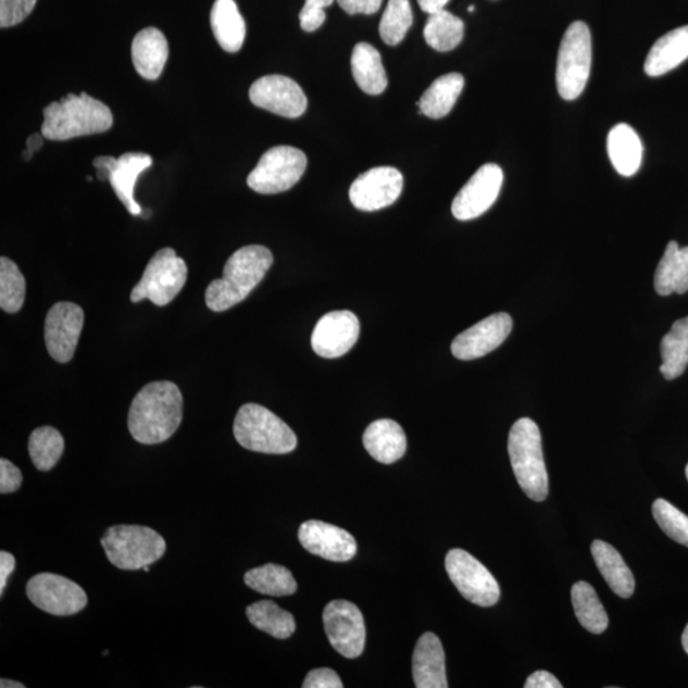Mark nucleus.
Returning <instances> with one entry per match:
<instances>
[{"label": "nucleus", "instance_id": "obj_1", "mask_svg": "<svg viewBox=\"0 0 688 688\" xmlns=\"http://www.w3.org/2000/svg\"><path fill=\"white\" fill-rule=\"evenodd\" d=\"M183 409L182 391L176 384H147L130 404L128 428L133 439L145 446L168 440L182 424Z\"/></svg>", "mask_w": 688, "mask_h": 688}, {"label": "nucleus", "instance_id": "obj_2", "mask_svg": "<svg viewBox=\"0 0 688 688\" xmlns=\"http://www.w3.org/2000/svg\"><path fill=\"white\" fill-rule=\"evenodd\" d=\"M272 264L273 254L268 248L249 246L235 251L226 262L224 276L207 287V307L214 313H222L238 305L262 283Z\"/></svg>", "mask_w": 688, "mask_h": 688}, {"label": "nucleus", "instance_id": "obj_3", "mask_svg": "<svg viewBox=\"0 0 688 688\" xmlns=\"http://www.w3.org/2000/svg\"><path fill=\"white\" fill-rule=\"evenodd\" d=\"M113 113L105 103L86 92L64 96L43 109L41 133L49 140L100 135L113 127Z\"/></svg>", "mask_w": 688, "mask_h": 688}, {"label": "nucleus", "instance_id": "obj_4", "mask_svg": "<svg viewBox=\"0 0 688 688\" xmlns=\"http://www.w3.org/2000/svg\"><path fill=\"white\" fill-rule=\"evenodd\" d=\"M508 450L517 484L533 501L549 496L541 431L530 418L517 420L509 434Z\"/></svg>", "mask_w": 688, "mask_h": 688}, {"label": "nucleus", "instance_id": "obj_5", "mask_svg": "<svg viewBox=\"0 0 688 688\" xmlns=\"http://www.w3.org/2000/svg\"><path fill=\"white\" fill-rule=\"evenodd\" d=\"M234 436L242 448L264 454H288L298 447L291 427L265 406L243 404L236 414Z\"/></svg>", "mask_w": 688, "mask_h": 688}, {"label": "nucleus", "instance_id": "obj_6", "mask_svg": "<svg viewBox=\"0 0 688 688\" xmlns=\"http://www.w3.org/2000/svg\"><path fill=\"white\" fill-rule=\"evenodd\" d=\"M107 558L121 570H140L154 564L166 552L164 537L143 525H115L101 539Z\"/></svg>", "mask_w": 688, "mask_h": 688}, {"label": "nucleus", "instance_id": "obj_7", "mask_svg": "<svg viewBox=\"0 0 688 688\" xmlns=\"http://www.w3.org/2000/svg\"><path fill=\"white\" fill-rule=\"evenodd\" d=\"M591 70V35L586 22L576 21L562 37L556 70L558 91L573 101L586 90Z\"/></svg>", "mask_w": 688, "mask_h": 688}, {"label": "nucleus", "instance_id": "obj_8", "mask_svg": "<svg viewBox=\"0 0 688 688\" xmlns=\"http://www.w3.org/2000/svg\"><path fill=\"white\" fill-rule=\"evenodd\" d=\"M188 279V266L172 248L158 251L148 262L142 278L133 288L130 301L150 300L157 307H166L183 290Z\"/></svg>", "mask_w": 688, "mask_h": 688}, {"label": "nucleus", "instance_id": "obj_9", "mask_svg": "<svg viewBox=\"0 0 688 688\" xmlns=\"http://www.w3.org/2000/svg\"><path fill=\"white\" fill-rule=\"evenodd\" d=\"M308 166L307 154L290 146L266 151L248 176V185L259 195H278L298 184Z\"/></svg>", "mask_w": 688, "mask_h": 688}, {"label": "nucleus", "instance_id": "obj_10", "mask_svg": "<svg viewBox=\"0 0 688 688\" xmlns=\"http://www.w3.org/2000/svg\"><path fill=\"white\" fill-rule=\"evenodd\" d=\"M446 568L459 593L468 602L479 606H492L499 602V583L486 566L467 551H449Z\"/></svg>", "mask_w": 688, "mask_h": 688}, {"label": "nucleus", "instance_id": "obj_11", "mask_svg": "<svg viewBox=\"0 0 688 688\" xmlns=\"http://www.w3.org/2000/svg\"><path fill=\"white\" fill-rule=\"evenodd\" d=\"M26 593L37 609L54 616H72L86 609V591L62 575L42 573L29 579Z\"/></svg>", "mask_w": 688, "mask_h": 688}, {"label": "nucleus", "instance_id": "obj_12", "mask_svg": "<svg viewBox=\"0 0 688 688\" xmlns=\"http://www.w3.org/2000/svg\"><path fill=\"white\" fill-rule=\"evenodd\" d=\"M323 623L330 646L340 655L354 660L364 652L366 627L356 604L343 599L329 602L323 612Z\"/></svg>", "mask_w": 688, "mask_h": 688}, {"label": "nucleus", "instance_id": "obj_13", "mask_svg": "<svg viewBox=\"0 0 688 688\" xmlns=\"http://www.w3.org/2000/svg\"><path fill=\"white\" fill-rule=\"evenodd\" d=\"M93 166L101 182L108 180L115 195L133 216H139L142 209L136 202L135 187L138 176L152 166L150 154L124 153L120 159L101 157L93 160Z\"/></svg>", "mask_w": 688, "mask_h": 688}, {"label": "nucleus", "instance_id": "obj_14", "mask_svg": "<svg viewBox=\"0 0 688 688\" xmlns=\"http://www.w3.org/2000/svg\"><path fill=\"white\" fill-rule=\"evenodd\" d=\"M84 324V309L77 303L57 302L49 310L43 337L50 356L59 364H66L73 359Z\"/></svg>", "mask_w": 688, "mask_h": 688}, {"label": "nucleus", "instance_id": "obj_15", "mask_svg": "<svg viewBox=\"0 0 688 688\" xmlns=\"http://www.w3.org/2000/svg\"><path fill=\"white\" fill-rule=\"evenodd\" d=\"M403 175L395 167L370 168L351 185V203L360 211L374 212L397 202L403 190Z\"/></svg>", "mask_w": 688, "mask_h": 688}, {"label": "nucleus", "instance_id": "obj_16", "mask_svg": "<svg viewBox=\"0 0 688 688\" xmlns=\"http://www.w3.org/2000/svg\"><path fill=\"white\" fill-rule=\"evenodd\" d=\"M502 183L504 173L500 166L486 164L479 167L454 198L451 213L459 221L483 216L498 199Z\"/></svg>", "mask_w": 688, "mask_h": 688}, {"label": "nucleus", "instance_id": "obj_17", "mask_svg": "<svg viewBox=\"0 0 688 688\" xmlns=\"http://www.w3.org/2000/svg\"><path fill=\"white\" fill-rule=\"evenodd\" d=\"M249 98L255 107L291 120L301 116L308 108L302 88L293 79L279 74L255 80L250 87Z\"/></svg>", "mask_w": 688, "mask_h": 688}, {"label": "nucleus", "instance_id": "obj_18", "mask_svg": "<svg viewBox=\"0 0 688 688\" xmlns=\"http://www.w3.org/2000/svg\"><path fill=\"white\" fill-rule=\"evenodd\" d=\"M512 329L513 320L509 314H493L461 333L451 343V353L463 361L484 358L504 343Z\"/></svg>", "mask_w": 688, "mask_h": 688}, {"label": "nucleus", "instance_id": "obj_19", "mask_svg": "<svg viewBox=\"0 0 688 688\" xmlns=\"http://www.w3.org/2000/svg\"><path fill=\"white\" fill-rule=\"evenodd\" d=\"M360 336L359 317L347 310L325 314L316 323L312 346L317 356L338 359L356 345Z\"/></svg>", "mask_w": 688, "mask_h": 688}, {"label": "nucleus", "instance_id": "obj_20", "mask_svg": "<svg viewBox=\"0 0 688 688\" xmlns=\"http://www.w3.org/2000/svg\"><path fill=\"white\" fill-rule=\"evenodd\" d=\"M299 541L303 549L325 560L347 562L356 556V539L349 531L321 521L301 524Z\"/></svg>", "mask_w": 688, "mask_h": 688}, {"label": "nucleus", "instance_id": "obj_21", "mask_svg": "<svg viewBox=\"0 0 688 688\" xmlns=\"http://www.w3.org/2000/svg\"><path fill=\"white\" fill-rule=\"evenodd\" d=\"M412 675L417 688H447L446 653L440 639L425 633L418 639L412 658Z\"/></svg>", "mask_w": 688, "mask_h": 688}, {"label": "nucleus", "instance_id": "obj_22", "mask_svg": "<svg viewBox=\"0 0 688 688\" xmlns=\"http://www.w3.org/2000/svg\"><path fill=\"white\" fill-rule=\"evenodd\" d=\"M168 59V43L159 28L148 27L138 33L132 42V61L145 79L161 76Z\"/></svg>", "mask_w": 688, "mask_h": 688}, {"label": "nucleus", "instance_id": "obj_23", "mask_svg": "<svg viewBox=\"0 0 688 688\" xmlns=\"http://www.w3.org/2000/svg\"><path fill=\"white\" fill-rule=\"evenodd\" d=\"M362 442L375 461L393 464L405 454L406 438L401 425L393 420H377L366 428Z\"/></svg>", "mask_w": 688, "mask_h": 688}, {"label": "nucleus", "instance_id": "obj_24", "mask_svg": "<svg viewBox=\"0 0 688 688\" xmlns=\"http://www.w3.org/2000/svg\"><path fill=\"white\" fill-rule=\"evenodd\" d=\"M687 59L688 25L673 29L654 43L643 64V71L649 77H661L676 70Z\"/></svg>", "mask_w": 688, "mask_h": 688}, {"label": "nucleus", "instance_id": "obj_25", "mask_svg": "<svg viewBox=\"0 0 688 688\" xmlns=\"http://www.w3.org/2000/svg\"><path fill=\"white\" fill-rule=\"evenodd\" d=\"M606 151L620 175L630 177L639 172L642 162V143L630 125L617 124L606 138Z\"/></svg>", "mask_w": 688, "mask_h": 688}, {"label": "nucleus", "instance_id": "obj_26", "mask_svg": "<svg viewBox=\"0 0 688 688\" xmlns=\"http://www.w3.org/2000/svg\"><path fill=\"white\" fill-rule=\"evenodd\" d=\"M211 26L220 47L238 53L246 40L247 26L235 0H216L212 7Z\"/></svg>", "mask_w": 688, "mask_h": 688}, {"label": "nucleus", "instance_id": "obj_27", "mask_svg": "<svg viewBox=\"0 0 688 688\" xmlns=\"http://www.w3.org/2000/svg\"><path fill=\"white\" fill-rule=\"evenodd\" d=\"M591 554L613 593L621 598H630L635 590L634 575L615 547L598 539L591 545Z\"/></svg>", "mask_w": 688, "mask_h": 688}, {"label": "nucleus", "instance_id": "obj_28", "mask_svg": "<svg viewBox=\"0 0 688 688\" xmlns=\"http://www.w3.org/2000/svg\"><path fill=\"white\" fill-rule=\"evenodd\" d=\"M354 80L367 95L377 96L387 90L388 77L381 62V55L367 42L354 47L351 58Z\"/></svg>", "mask_w": 688, "mask_h": 688}, {"label": "nucleus", "instance_id": "obj_29", "mask_svg": "<svg viewBox=\"0 0 688 688\" xmlns=\"http://www.w3.org/2000/svg\"><path fill=\"white\" fill-rule=\"evenodd\" d=\"M654 287L661 296L688 291V247L679 249L676 241L668 243L655 271Z\"/></svg>", "mask_w": 688, "mask_h": 688}, {"label": "nucleus", "instance_id": "obj_30", "mask_svg": "<svg viewBox=\"0 0 688 688\" xmlns=\"http://www.w3.org/2000/svg\"><path fill=\"white\" fill-rule=\"evenodd\" d=\"M464 88V77L459 73H449L435 79L417 102L418 114L430 120L446 117L454 108Z\"/></svg>", "mask_w": 688, "mask_h": 688}, {"label": "nucleus", "instance_id": "obj_31", "mask_svg": "<svg viewBox=\"0 0 688 688\" xmlns=\"http://www.w3.org/2000/svg\"><path fill=\"white\" fill-rule=\"evenodd\" d=\"M661 373L667 380L684 375L688 366V316L672 325L661 343Z\"/></svg>", "mask_w": 688, "mask_h": 688}, {"label": "nucleus", "instance_id": "obj_32", "mask_svg": "<svg viewBox=\"0 0 688 688\" xmlns=\"http://www.w3.org/2000/svg\"><path fill=\"white\" fill-rule=\"evenodd\" d=\"M243 581L258 593L271 597L292 596L298 590V583L290 570L276 564L249 570Z\"/></svg>", "mask_w": 688, "mask_h": 688}, {"label": "nucleus", "instance_id": "obj_33", "mask_svg": "<svg viewBox=\"0 0 688 688\" xmlns=\"http://www.w3.org/2000/svg\"><path fill=\"white\" fill-rule=\"evenodd\" d=\"M247 616L250 624L255 626L258 630L279 640L291 638L296 630L291 613L280 609L272 601H259L250 604L247 609Z\"/></svg>", "mask_w": 688, "mask_h": 688}, {"label": "nucleus", "instance_id": "obj_34", "mask_svg": "<svg viewBox=\"0 0 688 688\" xmlns=\"http://www.w3.org/2000/svg\"><path fill=\"white\" fill-rule=\"evenodd\" d=\"M572 599L576 618L591 634H602L609 627V616L597 591L587 581L575 583Z\"/></svg>", "mask_w": 688, "mask_h": 688}, {"label": "nucleus", "instance_id": "obj_35", "mask_svg": "<svg viewBox=\"0 0 688 688\" xmlns=\"http://www.w3.org/2000/svg\"><path fill=\"white\" fill-rule=\"evenodd\" d=\"M424 36L428 46L440 53H447L462 42L464 22L447 10L436 12L428 17Z\"/></svg>", "mask_w": 688, "mask_h": 688}, {"label": "nucleus", "instance_id": "obj_36", "mask_svg": "<svg viewBox=\"0 0 688 688\" xmlns=\"http://www.w3.org/2000/svg\"><path fill=\"white\" fill-rule=\"evenodd\" d=\"M28 453L36 467L41 472L53 470L64 453V439L54 427L36 428L28 440Z\"/></svg>", "mask_w": 688, "mask_h": 688}, {"label": "nucleus", "instance_id": "obj_37", "mask_svg": "<svg viewBox=\"0 0 688 688\" xmlns=\"http://www.w3.org/2000/svg\"><path fill=\"white\" fill-rule=\"evenodd\" d=\"M26 299V279L10 258H0V308L9 314L20 312Z\"/></svg>", "mask_w": 688, "mask_h": 688}, {"label": "nucleus", "instance_id": "obj_38", "mask_svg": "<svg viewBox=\"0 0 688 688\" xmlns=\"http://www.w3.org/2000/svg\"><path fill=\"white\" fill-rule=\"evenodd\" d=\"M413 24L410 0H389L384 11L379 33L384 42L396 47L402 42Z\"/></svg>", "mask_w": 688, "mask_h": 688}, {"label": "nucleus", "instance_id": "obj_39", "mask_svg": "<svg viewBox=\"0 0 688 688\" xmlns=\"http://www.w3.org/2000/svg\"><path fill=\"white\" fill-rule=\"evenodd\" d=\"M653 515L661 529L673 541L688 547V516L671 502L663 499L655 500Z\"/></svg>", "mask_w": 688, "mask_h": 688}, {"label": "nucleus", "instance_id": "obj_40", "mask_svg": "<svg viewBox=\"0 0 688 688\" xmlns=\"http://www.w3.org/2000/svg\"><path fill=\"white\" fill-rule=\"evenodd\" d=\"M37 0H0V27L20 25L35 9Z\"/></svg>", "mask_w": 688, "mask_h": 688}, {"label": "nucleus", "instance_id": "obj_41", "mask_svg": "<svg viewBox=\"0 0 688 688\" xmlns=\"http://www.w3.org/2000/svg\"><path fill=\"white\" fill-rule=\"evenodd\" d=\"M333 2L335 0H305V5L300 12V25L303 32L314 33L321 28L327 18L324 10Z\"/></svg>", "mask_w": 688, "mask_h": 688}, {"label": "nucleus", "instance_id": "obj_42", "mask_svg": "<svg viewBox=\"0 0 688 688\" xmlns=\"http://www.w3.org/2000/svg\"><path fill=\"white\" fill-rule=\"evenodd\" d=\"M21 471L9 459H0V492L3 495L16 492L22 486Z\"/></svg>", "mask_w": 688, "mask_h": 688}, {"label": "nucleus", "instance_id": "obj_43", "mask_svg": "<svg viewBox=\"0 0 688 688\" xmlns=\"http://www.w3.org/2000/svg\"><path fill=\"white\" fill-rule=\"evenodd\" d=\"M303 688H342L343 684L337 673L329 668H320L309 672Z\"/></svg>", "mask_w": 688, "mask_h": 688}, {"label": "nucleus", "instance_id": "obj_44", "mask_svg": "<svg viewBox=\"0 0 688 688\" xmlns=\"http://www.w3.org/2000/svg\"><path fill=\"white\" fill-rule=\"evenodd\" d=\"M340 9L349 14H374L380 10L383 0H337Z\"/></svg>", "mask_w": 688, "mask_h": 688}, {"label": "nucleus", "instance_id": "obj_45", "mask_svg": "<svg viewBox=\"0 0 688 688\" xmlns=\"http://www.w3.org/2000/svg\"><path fill=\"white\" fill-rule=\"evenodd\" d=\"M525 688H562L560 680L550 672L537 671L527 678Z\"/></svg>", "mask_w": 688, "mask_h": 688}, {"label": "nucleus", "instance_id": "obj_46", "mask_svg": "<svg viewBox=\"0 0 688 688\" xmlns=\"http://www.w3.org/2000/svg\"><path fill=\"white\" fill-rule=\"evenodd\" d=\"M16 568V559L10 552H0V596H3L10 575Z\"/></svg>", "mask_w": 688, "mask_h": 688}, {"label": "nucleus", "instance_id": "obj_47", "mask_svg": "<svg viewBox=\"0 0 688 688\" xmlns=\"http://www.w3.org/2000/svg\"><path fill=\"white\" fill-rule=\"evenodd\" d=\"M448 3L449 0H418L421 10L428 14H434L436 12L446 10V5Z\"/></svg>", "mask_w": 688, "mask_h": 688}, {"label": "nucleus", "instance_id": "obj_48", "mask_svg": "<svg viewBox=\"0 0 688 688\" xmlns=\"http://www.w3.org/2000/svg\"><path fill=\"white\" fill-rule=\"evenodd\" d=\"M43 140H46V137H43L42 133L41 135H39V133H35V135L28 137L26 146L29 151L36 153L41 150Z\"/></svg>", "mask_w": 688, "mask_h": 688}, {"label": "nucleus", "instance_id": "obj_49", "mask_svg": "<svg viewBox=\"0 0 688 688\" xmlns=\"http://www.w3.org/2000/svg\"><path fill=\"white\" fill-rule=\"evenodd\" d=\"M0 687H2V688H25V685L16 683V680L2 678V680H0Z\"/></svg>", "mask_w": 688, "mask_h": 688}, {"label": "nucleus", "instance_id": "obj_50", "mask_svg": "<svg viewBox=\"0 0 688 688\" xmlns=\"http://www.w3.org/2000/svg\"><path fill=\"white\" fill-rule=\"evenodd\" d=\"M683 646H684L685 652L688 654V625L686 626L684 635H683Z\"/></svg>", "mask_w": 688, "mask_h": 688}, {"label": "nucleus", "instance_id": "obj_51", "mask_svg": "<svg viewBox=\"0 0 688 688\" xmlns=\"http://www.w3.org/2000/svg\"><path fill=\"white\" fill-rule=\"evenodd\" d=\"M33 157H34V152L29 151L28 148H26L24 153H22V158H24L25 161L32 160Z\"/></svg>", "mask_w": 688, "mask_h": 688}, {"label": "nucleus", "instance_id": "obj_52", "mask_svg": "<svg viewBox=\"0 0 688 688\" xmlns=\"http://www.w3.org/2000/svg\"><path fill=\"white\" fill-rule=\"evenodd\" d=\"M143 570H145L146 573H148V572H150V566H146V567H143Z\"/></svg>", "mask_w": 688, "mask_h": 688}, {"label": "nucleus", "instance_id": "obj_53", "mask_svg": "<svg viewBox=\"0 0 688 688\" xmlns=\"http://www.w3.org/2000/svg\"><path fill=\"white\" fill-rule=\"evenodd\" d=\"M468 11H470V12L475 11V7L471 5V7H470V9H468Z\"/></svg>", "mask_w": 688, "mask_h": 688}, {"label": "nucleus", "instance_id": "obj_54", "mask_svg": "<svg viewBox=\"0 0 688 688\" xmlns=\"http://www.w3.org/2000/svg\"><path fill=\"white\" fill-rule=\"evenodd\" d=\"M686 477H687V480H688V464H687V467H686Z\"/></svg>", "mask_w": 688, "mask_h": 688}]
</instances>
